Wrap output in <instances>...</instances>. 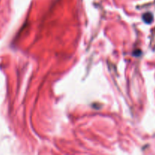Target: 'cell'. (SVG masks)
<instances>
[{"label":"cell","mask_w":155,"mask_h":155,"mask_svg":"<svg viewBox=\"0 0 155 155\" xmlns=\"http://www.w3.org/2000/svg\"><path fill=\"white\" fill-rule=\"evenodd\" d=\"M143 20L147 23H151L152 20H153L154 17H153V15L151 13H145V15H143Z\"/></svg>","instance_id":"1"}]
</instances>
